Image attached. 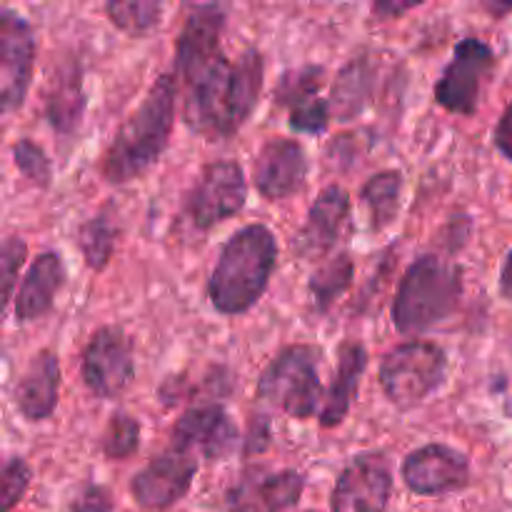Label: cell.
<instances>
[{"label":"cell","mask_w":512,"mask_h":512,"mask_svg":"<svg viewBox=\"0 0 512 512\" xmlns=\"http://www.w3.org/2000/svg\"><path fill=\"white\" fill-rule=\"evenodd\" d=\"M248 200V180L235 160H213L203 168L185 198V215L193 228L210 230L243 210Z\"/></svg>","instance_id":"8"},{"label":"cell","mask_w":512,"mask_h":512,"mask_svg":"<svg viewBox=\"0 0 512 512\" xmlns=\"http://www.w3.org/2000/svg\"><path fill=\"white\" fill-rule=\"evenodd\" d=\"M323 78V65H303V68L290 70L280 78L278 88H275V100H278V105H285L290 110L300 108V105L318 98L320 88H323Z\"/></svg>","instance_id":"28"},{"label":"cell","mask_w":512,"mask_h":512,"mask_svg":"<svg viewBox=\"0 0 512 512\" xmlns=\"http://www.w3.org/2000/svg\"><path fill=\"white\" fill-rule=\"evenodd\" d=\"M268 440H270V433H268V423H265V418L253 420V433H250L245 453H263V450L268 448Z\"/></svg>","instance_id":"37"},{"label":"cell","mask_w":512,"mask_h":512,"mask_svg":"<svg viewBox=\"0 0 512 512\" xmlns=\"http://www.w3.org/2000/svg\"><path fill=\"white\" fill-rule=\"evenodd\" d=\"M420 3H400V0H378V3H373V15L380 20H395L400 18V15L410 13V10L418 8Z\"/></svg>","instance_id":"36"},{"label":"cell","mask_w":512,"mask_h":512,"mask_svg":"<svg viewBox=\"0 0 512 512\" xmlns=\"http://www.w3.org/2000/svg\"><path fill=\"white\" fill-rule=\"evenodd\" d=\"M0 493H3V512H10L15 505L20 503L25 493L30 488V480H33V473H30L28 463L18 455L5 460L3 475H0Z\"/></svg>","instance_id":"32"},{"label":"cell","mask_w":512,"mask_h":512,"mask_svg":"<svg viewBox=\"0 0 512 512\" xmlns=\"http://www.w3.org/2000/svg\"><path fill=\"white\" fill-rule=\"evenodd\" d=\"M483 8L488 10V13L493 15V18H503V15H508L510 10H512V3H490V0H485Z\"/></svg>","instance_id":"39"},{"label":"cell","mask_w":512,"mask_h":512,"mask_svg":"<svg viewBox=\"0 0 512 512\" xmlns=\"http://www.w3.org/2000/svg\"><path fill=\"white\" fill-rule=\"evenodd\" d=\"M403 173L400 170H380L360 190V200L368 208L370 228L378 233L395 223L400 213V195H403Z\"/></svg>","instance_id":"24"},{"label":"cell","mask_w":512,"mask_h":512,"mask_svg":"<svg viewBox=\"0 0 512 512\" xmlns=\"http://www.w3.org/2000/svg\"><path fill=\"white\" fill-rule=\"evenodd\" d=\"M175 100L178 80L173 73L160 75L105 150L100 173L110 185L133 183L158 163L173 133Z\"/></svg>","instance_id":"2"},{"label":"cell","mask_w":512,"mask_h":512,"mask_svg":"<svg viewBox=\"0 0 512 512\" xmlns=\"http://www.w3.org/2000/svg\"><path fill=\"white\" fill-rule=\"evenodd\" d=\"M65 280H68V270H65L63 258L53 250L40 253L28 268V273H25L18 295H15V318H18V323H33V320L50 313L55 295L60 293Z\"/></svg>","instance_id":"20"},{"label":"cell","mask_w":512,"mask_h":512,"mask_svg":"<svg viewBox=\"0 0 512 512\" xmlns=\"http://www.w3.org/2000/svg\"><path fill=\"white\" fill-rule=\"evenodd\" d=\"M278 263V240L268 225H245L225 240L208 280V298L220 315H243L268 290Z\"/></svg>","instance_id":"3"},{"label":"cell","mask_w":512,"mask_h":512,"mask_svg":"<svg viewBox=\"0 0 512 512\" xmlns=\"http://www.w3.org/2000/svg\"><path fill=\"white\" fill-rule=\"evenodd\" d=\"M355 278V265L348 253L325 260L313 270L308 280V293L318 313H328L340 298L350 290Z\"/></svg>","instance_id":"25"},{"label":"cell","mask_w":512,"mask_h":512,"mask_svg":"<svg viewBox=\"0 0 512 512\" xmlns=\"http://www.w3.org/2000/svg\"><path fill=\"white\" fill-rule=\"evenodd\" d=\"M45 115L50 125L58 133L73 135L78 125L83 123L85 115V88H83V68L75 60L58 68L53 83L48 90V103H45Z\"/></svg>","instance_id":"23"},{"label":"cell","mask_w":512,"mask_h":512,"mask_svg":"<svg viewBox=\"0 0 512 512\" xmlns=\"http://www.w3.org/2000/svg\"><path fill=\"white\" fill-rule=\"evenodd\" d=\"M70 512H110V495L105 488L98 485H90L80 493V498L75 500Z\"/></svg>","instance_id":"34"},{"label":"cell","mask_w":512,"mask_h":512,"mask_svg":"<svg viewBox=\"0 0 512 512\" xmlns=\"http://www.w3.org/2000/svg\"><path fill=\"white\" fill-rule=\"evenodd\" d=\"M198 463L190 453L178 448H170L165 453L155 455L143 470L130 480V493L135 503L150 510H163L185 498L193 485Z\"/></svg>","instance_id":"15"},{"label":"cell","mask_w":512,"mask_h":512,"mask_svg":"<svg viewBox=\"0 0 512 512\" xmlns=\"http://www.w3.org/2000/svg\"><path fill=\"white\" fill-rule=\"evenodd\" d=\"M13 160L23 178H28L33 185H40V188H48L50 180H53V165L38 143H33L30 138H20L13 145Z\"/></svg>","instance_id":"30"},{"label":"cell","mask_w":512,"mask_h":512,"mask_svg":"<svg viewBox=\"0 0 512 512\" xmlns=\"http://www.w3.org/2000/svg\"><path fill=\"white\" fill-rule=\"evenodd\" d=\"M163 3H155V0H113V3H105V15H108L110 23L125 35H148L155 25L163 18Z\"/></svg>","instance_id":"26"},{"label":"cell","mask_w":512,"mask_h":512,"mask_svg":"<svg viewBox=\"0 0 512 512\" xmlns=\"http://www.w3.org/2000/svg\"><path fill=\"white\" fill-rule=\"evenodd\" d=\"M393 495V468L388 455H355L335 480L333 512H385Z\"/></svg>","instance_id":"11"},{"label":"cell","mask_w":512,"mask_h":512,"mask_svg":"<svg viewBox=\"0 0 512 512\" xmlns=\"http://www.w3.org/2000/svg\"><path fill=\"white\" fill-rule=\"evenodd\" d=\"M448 375V355L428 340H410L398 345L380 363V388L385 398L400 410L428 400Z\"/></svg>","instance_id":"6"},{"label":"cell","mask_w":512,"mask_h":512,"mask_svg":"<svg viewBox=\"0 0 512 512\" xmlns=\"http://www.w3.org/2000/svg\"><path fill=\"white\" fill-rule=\"evenodd\" d=\"M305 478L298 470L250 473L228 493V512H285L298 505Z\"/></svg>","instance_id":"18"},{"label":"cell","mask_w":512,"mask_h":512,"mask_svg":"<svg viewBox=\"0 0 512 512\" xmlns=\"http://www.w3.org/2000/svg\"><path fill=\"white\" fill-rule=\"evenodd\" d=\"M365 365H368L365 345L358 343V340H345L338 350V368H335L333 383H330L323 410L318 415V423L323 428H338L340 423H345L350 408H353L355 395H358V385L365 373Z\"/></svg>","instance_id":"21"},{"label":"cell","mask_w":512,"mask_h":512,"mask_svg":"<svg viewBox=\"0 0 512 512\" xmlns=\"http://www.w3.org/2000/svg\"><path fill=\"white\" fill-rule=\"evenodd\" d=\"M330 103L323 98H315L310 103L300 105V108L290 110V128L295 133H305V135H320L328 130L330 123Z\"/></svg>","instance_id":"33"},{"label":"cell","mask_w":512,"mask_h":512,"mask_svg":"<svg viewBox=\"0 0 512 512\" xmlns=\"http://www.w3.org/2000/svg\"><path fill=\"white\" fill-rule=\"evenodd\" d=\"M140 433H143V428H140L138 420L120 410V413L110 415L103 438H100V450L108 460L133 458L140 448Z\"/></svg>","instance_id":"29"},{"label":"cell","mask_w":512,"mask_h":512,"mask_svg":"<svg viewBox=\"0 0 512 512\" xmlns=\"http://www.w3.org/2000/svg\"><path fill=\"white\" fill-rule=\"evenodd\" d=\"M265 60L248 48L235 60L223 58L185 85V123L193 133L225 140L253 115L263 93Z\"/></svg>","instance_id":"1"},{"label":"cell","mask_w":512,"mask_h":512,"mask_svg":"<svg viewBox=\"0 0 512 512\" xmlns=\"http://www.w3.org/2000/svg\"><path fill=\"white\" fill-rule=\"evenodd\" d=\"M500 295L512 300V250L508 253V258H505L503 270H500Z\"/></svg>","instance_id":"38"},{"label":"cell","mask_w":512,"mask_h":512,"mask_svg":"<svg viewBox=\"0 0 512 512\" xmlns=\"http://www.w3.org/2000/svg\"><path fill=\"white\" fill-rule=\"evenodd\" d=\"M495 53L485 40L465 38L455 45L453 58L435 83V103L455 115H473L483 90L493 78Z\"/></svg>","instance_id":"7"},{"label":"cell","mask_w":512,"mask_h":512,"mask_svg":"<svg viewBox=\"0 0 512 512\" xmlns=\"http://www.w3.org/2000/svg\"><path fill=\"white\" fill-rule=\"evenodd\" d=\"M495 148H498L505 158L512 160V103L505 108L498 125H495Z\"/></svg>","instance_id":"35"},{"label":"cell","mask_w":512,"mask_h":512,"mask_svg":"<svg viewBox=\"0 0 512 512\" xmlns=\"http://www.w3.org/2000/svg\"><path fill=\"white\" fill-rule=\"evenodd\" d=\"M35 33L13 8H0V105L3 113L23 108L33 83Z\"/></svg>","instance_id":"10"},{"label":"cell","mask_w":512,"mask_h":512,"mask_svg":"<svg viewBox=\"0 0 512 512\" xmlns=\"http://www.w3.org/2000/svg\"><path fill=\"white\" fill-rule=\"evenodd\" d=\"M350 220V195L340 185H328L310 205L308 220L295 238V253L315 260L338 245Z\"/></svg>","instance_id":"17"},{"label":"cell","mask_w":512,"mask_h":512,"mask_svg":"<svg viewBox=\"0 0 512 512\" xmlns=\"http://www.w3.org/2000/svg\"><path fill=\"white\" fill-rule=\"evenodd\" d=\"M25 258H28V243L18 235H10L3 240V253H0V278H3V300L10 305L15 300V283H18V273L23 268Z\"/></svg>","instance_id":"31"},{"label":"cell","mask_w":512,"mask_h":512,"mask_svg":"<svg viewBox=\"0 0 512 512\" xmlns=\"http://www.w3.org/2000/svg\"><path fill=\"white\" fill-rule=\"evenodd\" d=\"M310 512H313V510H310Z\"/></svg>","instance_id":"40"},{"label":"cell","mask_w":512,"mask_h":512,"mask_svg":"<svg viewBox=\"0 0 512 512\" xmlns=\"http://www.w3.org/2000/svg\"><path fill=\"white\" fill-rule=\"evenodd\" d=\"M83 383L98 398H118L135 380L133 343L125 330L115 325H103L90 335L88 345L80 355Z\"/></svg>","instance_id":"9"},{"label":"cell","mask_w":512,"mask_h":512,"mask_svg":"<svg viewBox=\"0 0 512 512\" xmlns=\"http://www.w3.org/2000/svg\"><path fill=\"white\" fill-rule=\"evenodd\" d=\"M170 438H173V448L190 455L198 453L208 463H218L235 453L240 435L228 410L218 403H208L180 415Z\"/></svg>","instance_id":"14"},{"label":"cell","mask_w":512,"mask_h":512,"mask_svg":"<svg viewBox=\"0 0 512 512\" xmlns=\"http://www.w3.org/2000/svg\"><path fill=\"white\" fill-rule=\"evenodd\" d=\"M60 395V363L55 353L40 350L23 370L15 388V408L28 423L48 420L58 408Z\"/></svg>","instance_id":"19"},{"label":"cell","mask_w":512,"mask_h":512,"mask_svg":"<svg viewBox=\"0 0 512 512\" xmlns=\"http://www.w3.org/2000/svg\"><path fill=\"white\" fill-rule=\"evenodd\" d=\"M403 480L415 495L425 498L458 493L470 483V460L450 445H420L403 460Z\"/></svg>","instance_id":"13"},{"label":"cell","mask_w":512,"mask_h":512,"mask_svg":"<svg viewBox=\"0 0 512 512\" xmlns=\"http://www.w3.org/2000/svg\"><path fill=\"white\" fill-rule=\"evenodd\" d=\"M308 178V155L298 140L270 138L253 165L255 190L265 200H285L300 193Z\"/></svg>","instance_id":"16"},{"label":"cell","mask_w":512,"mask_h":512,"mask_svg":"<svg viewBox=\"0 0 512 512\" xmlns=\"http://www.w3.org/2000/svg\"><path fill=\"white\" fill-rule=\"evenodd\" d=\"M225 8L218 3L195 5L185 15V23L175 40V80L183 85L193 83L200 73L223 58Z\"/></svg>","instance_id":"12"},{"label":"cell","mask_w":512,"mask_h":512,"mask_svg":"<svg viewBox=\"0 0 512 512\" xmlns=\"http://www.w3.org/2000/svg\"><path fill=\"white\" fill-rule=\"evenodd\" d=\"M463 300V270L440 255H420L400 278L393 298V325L405 335L435 328Z\"/></svg>","instance_id":"4"},{"label":"cell","mask_w":512,"mask_h":512,"mask_svg":"<svg viewBox=\"0 0 512 512\" xmlns=\"http://www.w3.org/2000/svg\"><path fill=\"white\" fill-rule=\"evenodd\" d=\"M320 360L323 350L318 345H288L280 350L258 380V400L273 405L280 413L295 420H308L320 415L323 383H320Z\"/></svg>","instance_id":"5"},{"label":"cell","mask_w":512,"mask_h":512,"mask_svg":"<svg viewBox=\"0 0 512 512\" xmlns=\"http://www.w3.org/2000/svg\"><path fill=\"white\" fill-rule=\"evenodd\" d=\"M115 238H118V228L103 213L93 215V218L80 225L78 248L90 270H105V265L113 258Z\"/></svg>","instance_id":"27"},{"label":"cell","mask_w":512,"mask_h":512,"mask_svg":"<svg viewBox=\"0 0 512 512\" xmlns=\"http://www.w3.org/2000/svg\"><path fill=\"white\" fill-rule=\"evenodd\" d=\"M375 83H378V65L370 55H358L350 60L330 90V115L340 123H353L373 100Z\"/></svg>","instance_id":"22"}]
</instances>
